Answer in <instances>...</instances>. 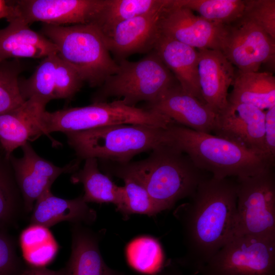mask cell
<instances>
[{
    "label": "cell",
    "instance_id": "6da1fadb",
    "mask_svg": "<svg viewBox=\"0 0 275 275\" xmlns=\"http://www.w3.org/2000/svg\"><path fill=\"white\" fill-rule=\"evenodd\" d=\"M189 198L178 209L186 249L181 261L196 274L235 235L237 183L229 178H207Z\"/></svg>",
    "mask_w": 275,
    "mask_h": 275
},
{
    "label": "cell",
    "instance_id": "7a4b0ae2",
    "mask_svg": "<svg viewBox=\"0 0 275 275\" xmlns=\"http://www.w3.org/2000/svg\"><path fill=\"white\" fill-rule=\"evenodd\" d=\"M166 135L167 143L186 154L196 167L210 172L216 178L245 177L270 168L262 157L233 142L175 122L167 127Z\"/></svg>",
    "mask_w": 275,
    "mask_h": 275
},
{
    "label": "cell",
    "instance_id": "3957f363",
    "mask_svg": "<svg viewBox=\"0 0 275 275\" xmlns=\"http://www.w3.org/2000/svg\"><path fill=\"white\" fill-rule=\"evenodd\" d=\"M124 163L143 182L160 212L191 197L207 178L186 154L167 143L143 160Z\"/></svg>",
    "mask_w": 275,
    "mask_h": 275
},
{
    "label": "cell",
    "instance_id": "277c9868",
    "mask_svg": "<svg viewBox=\"0 0 275 275\" xmlns=\"http://www.w3.org/2000/svg\"><path fill=\"white\" fill-rule=\"evenodd\" d=\"M166 128L142 124H116L64 134L80 160L95 158L124 163L166 143Z\"/></svg>",
    "mask_w": 275,
    "mask_h": 275
},
{
    "label": "cell",
    "instance_id": "5b68a950",
    "mask_svg": "<svg viewBox=\"0 0 275 275\" xmlns=\"http://www.w3.org/2000/svg\"><path fill=\"white\" fill-rule=\"evenodd\" d=\"M41 34L57 47L58 55L90 87H100L118 69L104 37L94 24L70 26L43 23Z\"/></svg>",
    "mask_w": 275,
    "mask_h": 275
},
{
    "label": "cell",
    "instance_id": "8992f818",
    "mask_svg": "<svg viewBox=\"0 0 275 275\" xmlns=\"http://www.w3.org/2000/svg\"><path fill=\"white\" fill-rule=\"evenodd\" d=\"M117 63V72L93 95V103L117 97L131 106L141 101L150 103L178 82L154 50L138 61L123 59Z\"/></svg>",
    "mask_w": 275,
    "mask_h": 275
},
{
    "label": "cell",
    "instance_id": "52a82bcc",
    "mask_svg": "<svg viewBox=\"0 0 275 275\" xmlns=\"http://www.w3.org/2000/svg\"><path fill=\"white\" fill-rule=\"evenodd\" d=\"M173 121L156 112L125 104L122 100L93 103L53 112L44 111L40 118L43 134L90 130L116 124H142L166 128Z\"/></svg>",
    "mask_w": 275,
    "mask_h": 275
},
{
    "label": "cell",
    "instance_id": "ba28073f",
    "mask_svg": "<svg viewBox=\"0 0 275 275\" xmlns=\"http://www.w3.org/2000/svg\"><path fill=\"white\" fill-rule=\"evenodd\" d=\"M197 273L275 275V237L234 235Z\"/></svg>",
    "mask_w": 275,
    "mask_h": 275
},
{
    "label": "cell",
    "instance_id": "9c48e42d",
    "mask_svg": "<svg viewBox=\"0 0 275 275\" xmlns=\"http://www.w3.org/2000/svg\"><path fill=\"white\" fill-rule=\"evenodd\" d=\"M235 235L275 237V176L267 168L253 176L237 178Z\"/></svg>",
    "mask_w": 275,
    "mask_h": 275
},
{
    "label": "cell",
    "instance_id": "30bf717a",
    "mask_svg": "<svg viewBox=\"0 0 275 275\" xmlns=\"http://www.w3.org/2000/svg\"><path fill=\"white\" fill-rule=\"evenodd\" d=\"M222 52L238 71L257 72L263 63H274L275 40L242 17L227 25Z\"/></svg>",
    "mask_w": 275,
    "mask_h": 275
},
{
    "label": "cell",
    "instance_id": "8fae6325",
    "mask_svg": "<svg viewBox=\"0 0 275 275\" xmlns=\"http://www.w3.org/2000/svg\"><path fill=\"white\" fill-rule=\"evenodd\" d=\"M160 34L194 48L221 51L227 25L209 21L191 10L179 7L170 0L159 21Z\"/></svg>",
    "mask_w": 275,
    "mask_h": 275
},
{
    "label": "cell",
    "instance_id": "7c38bea8",
    "mask_svg": "<svg viewBox=\"0 0 275 275\" xmlns=\"http://www.w3.org/2000/svg\"><path fill=\"white\" fill-rule=\"evenodd\" d=\"M23 155L9 159L21 193L25 213L32 212L36 201L62 174H73L79 169L81 160L75 159L64 167L54 164L39 155L28 142L21 147Z\"/></svg>",
    "mask_w": 275,
    "mask_h": 275
},
{
    "label": "cell",
    "instance_id": "4fadbf2b",
    "mask_svg": "<svg viewBox=\"0 0 275 275\" xmlns=\"http://www.w3.org/2000/svg\"><path fill=\"white\" fill-rule=\"evenodd\" d=\"M104 2L105 0L13 1L15 16L12 19H19L28 25L37 21L57 25L91 24L95 21Z\"/></svg>",
    "mask_w": 275,
    "mask_h": 275
},
{
    "label": "cell",
    "instance_id": "5bb4252c",
    "mask_svg": "<svg viewBox=\"0 0 275 275\" xmlns=\"http://www.w3.org/2000/svg\"><path fill=\"white\" fill-rule=\"evenodd\" d=\"M265 116L264 111L253 105L229 102L217 114L212 132L255 153L266 162Z\"/></svg>",
    "mask_w": 275,
    "mask_h": 275
},
{
    "label": "cell",
    "instance_id": "9a60e30c",
    "mask_svg": "<svg viewBox=\"0 0 275 275\" xmlns=\"http://www.w3.org/2000/svg\"><path fill=\"white\" fill-rule=\"evenodd\" d=\"M170 2L156 10L123 21L102 34L109 52L118 62L131 54L154 49L160 36V17Z\"/></svg>",
    "mask_w": 275,
    "mask_h": 275
},
{
    "label": "cell",
    "instance_id": "2e32d148",
    "mask_svg": "<svg viewBox=\"0 0 275 275\" xmlns=\"http://www.w3.org/2000/svg\"><path fill=\"white\" fill-rule=\"evenodd\" d=\"M158 113L177 124L195 131L211 133L217 114L206 104L186 93L176 82L145 108Z\"/></svg>",
    "mask_w": 275,
    "mask_h": 275
},
{
    "label": "cell",
    "instance_id": "e0dca14e",
    "mask_svg": "<svg viewBox=\"0 0 275 275\" xmlns=\"http://www.w3.org/2000/svg\"><path fill=\"white\" fill-rule=\"evenodd\" d=\"M198 51V74L202 97L204 102L217 114L229 104L228 89L232 85L236 72L220 50Z\"/></svg>",
    "mask_w": 275,
    "mask_h": 275
},
{
    "label": "cell",
    "instance_id": "ac0fdd59",
    "mask_svg": "<svg viewBox=\"0 0 275 275\" xmlns=\"http://www.w3.org/2000/svg\"><path fill=\"white\" fill-rule=\"evenodd\" d=\"M48 101L29 99L15 109L0 115V146L9 158L18 147L43 134L40 118Z\"/></svg>",
    "mask_w": 275,
    "mask_h": 275
},
{
    "label": "cell",
    "instance_id": "d6986e66",
    "mask_svg": "<svg viewBox=\"0 0 275 275\" xmlns=\"http://www.w3.org/2000/svg\"><path fill=\"white\" fill-rule=\"evenodd\" d=\"M153 50L173 73L182 89L205 103L199 84L198 51L160 34Z\"/></svg>",
    "mask_w": 275,
    "mask_h": 275
},
{
    "label": "cell",
    "instance_id": "ffe728a7",
    "mask_svg": "<svg viewBox=\"0 0 275 275\" xmlns=\"http://www.w3.org/2000/svg\"><path fill=\"white\" fill-rule=\"evenodd\" d=\"M0 30V62L20 58L43 59L58 54L56 45L41 33L18 19Z\"/></svg>",
    "mask_w": 275,
    "mask_h": 275
},
{
    "label": "cell",
    "instance_id": "44dd1931",
    "mask_svg": "<svg viewBox=\"0 0 275 275\" xmlns=\"http://www.w3.org/2000/svg\"><path fill=\"white\" fill-rule=\"evenodd\" d=\"M96 218V211L88 205L82 195L73 199H66L55 196L49 189L35 203L30 223L49 228L64 221L73 224H92Z\"/></svg>",
    "mask_w": 275,
    "mask_h": 275
},
{
    "label": "cell",
    "instance_id": "7402d4cb",
    "mask_svg": "<svg viewBox=\"0 0 275 275\" xmlns=\"http://www.w3.org/2000/svg\"><path fill=\"white\" fill-rule=\"evenodd\" d=\"M79 224L72 228L71 253L64 275H121L105 263L96 236Z\"/></svg>",
    "mask_w": 275,
    "mask_h": 275
},
{
    "label": "cell",
    "instance_id": "603a6c76",
    "mask_svg": "<svg viewBox=\"0 0 275 275\" xmlns=\"http://www.w3.org/2000/svg\"><path fill=\"white\" fill-rule=\"evenodd\" d=\"M232 86L229 102L250 104L262 111L275 106V77L271 73L238 71Z\"/></svg>",
    "mask_w": 275,
    "mask_h": 275
},
{
    "label": "cell",
    "instance_id": "cb8c5ba5",
    "mask_svg": "<svg viewBox=\"0 0 275 275\" xmlns=\"http://www.w3.org/2000/svg\"><path fill=\"white\" fill-rule=\"evenodd\" d=\"M70 180L72 183L83 185L82 198L87 203H112L117 209L122 204V186L116 185L107 175L100 171L96 158L86 159L83 167L72 174Z\"/></svg>",
    "mask_w": 275,
    "mask_h": 275
},
{
    "label": "cell",
    "instance_id": "d4e9b609",
    "mask_svg": "<svg viewBox=\"0 0 275 275\" xmlns=\"http://www.w3.org/2000/svg\"><path fill=\"white\" fill-rule=\"evenodd\" d=\"M169 0H105L93 23L103 35L118 24L156 10Z\"/></svg>",
    "mask_w": 275,
    "mask_h": 275
},
{
    "label": "cell",
    "instance_id": "484cf974",
    "mask_svg": "<svg viewBox=\"0 0 275 275\" xmlns=\"http://www.w3.org/2000/svg\"><path fill=\"white\" fill-rule=\"evenodd\" d=\"M19 244L27 264L45 267L54 259L59 245L49 228L38 225H30L19 236Z\"/></svg>",
    "mask_w": 275,
    "mask_h": 275
},
{
    "label": "cell",
    "instance_id": "4316f807",
    "mask_svg": "<svg viewBox=\"0 0 275 275\" xmlns=\"http://www.w3.org/2000/svg\"><path fill=\"white\" fill-rule=\"evenodd\" d=\"M24 212L23 198L9 159L0 146V231Z\"/></svg>",
    "mask_w": 275,
    "mask_h": 275
},
{
    "label": "cell",
    "instance_id": "83f0119b",
    "mask_svg": "<svg viewBox=\"0 0 275 275\" xmlns=\"http://www.w3.org/2000/svg\"><path fill=\"white\" fill-rule=\"evenodd\" d=\"M173 4L195 11L209 21L229 25L242 17L245 0H173Z\"/></svg>",
    "mask_w": 275,
    "mask_h": 275
},
{
    "label": "cell",
    "instance_id": "f1b7e54d",
    "mask_svg": "<svg viewBox=\"0 0 275 275\" xmlns=\"http://www.w3.org/2000/svg\"><path fill=\"white\" fill-rule=\"evenodd\" d=\"M58 54L42 59L33 73L28 78L19 79V87L23 98L33 97L47 101L54 99L55 71Z\"/></svg>",
    "mask_w": 275,
    "mask_h": 275
},
{
    "label": "cell",
    "instance_id": "f546056e",
    "mask_svg": "<svg viewBox=\"0 0 275 275\" xmlns=\"http://www.w3.org/2000/svg\"><path fill=\"white\" fill-rule=\"evenodd\" d=\"M126 255L129 264L136 270L145 273H154L161 268L163 255L160 245L155 239L142 236L128 245Z\"/></svg>",
    "mask_w": 275,
    "mask_h": 275
},
{
    "label": "cell",
    "instance_id": "4dcf8cb0",
    "mask_svg": "<svg viewBox=\"0 0 275 275\" xmlns=\"http://www.w3.org/2000/svg\"><path fill=\"white\" fill-rule=\"evenodd\" d=\"M22 66L18 59L0 62V115L11 111L25 102L19 87Z\"/></svg>",
    "mask_w": 275,
    "mask_h": 275
},
{
    "label": "cell",
    "instance_id": "1f68e13d",
    "mask_svg": "<svg viewBox=\"0 0 275 275\" xmlns=\"http://www.w3.org/2000/svg\"><path fill=\"white\" fill-rule=\"evenodd\" d=\"M241 17L258 26L275 40L274 0H245Z\"/></svg>",
    "mask_w": 275,
    "mask_h": 275
},
{
    "label": "cell",
    "instance_id": "d6a6232c",
    "mask_svg": "<svg viewBox=\"0 0 275 275\" xmlns=\"http://www.w3.org/2000/svg\"><path fill=\"white\" fill-rule=\"evenodd\" d=\"M84 82L77 71L58 55L54 99H71L79 91Z\"/></svg>",
    "mask_w": 275,
    "mask_h": 275
},
{
    "label": "cell",
    "instance_id": "836d02e7",
    "mask_svg": "<svg viewBox=\"0 0 275 275\" xmlns=\"http://www.w3.org/2000/svg\"><path fill=\"white\" fill-rule=\"evenodd\" d=\"M24 267L15 242L0 231V275H20Z\"/></svg>",
    "mask_w": 275,
    "mask_h": 275
},
{
    "label": "cell",
    "instance_id": "e575fe53",
    "mask_svg": "<svg viewBox=\"0 0 275 275\" xmlns=\"http://www.w3.org/2000/svg\"><path fill=\"white\" fill-rule=\"evenodd\" d=\"M264 156L267 164L273 168L275 162V106L265 112Z\"/></svg>",
    "mask_w": 275,
    "mask_h": 275
},
{
    "label": "cell",
    "instance_id": "d590c367",
    "mask_svg": "<svg viewBox=\"0 0 275 275\" xmlns=\"http://www.w3.org/2000/svg\"><path fill=\"white\" fill-rule=\"evenodd\" d=\"M20 275H64V269L53 270L45 267H36L27 265Z\"/></svg>",
    "mask_w": 275,
    "mask_h": 275
},
{
    "label": "cell",
    "instance_id": "8d00e7d4",
    "mask_svg": "<svg viewBox=\"0 0 275 275\" xmlns=\"http://www.w3.org/2000/svg\"><path fill=\"white\" fill-rule=\"evenodd\" d=\"M15 16V8L13 1L0 0V19L6 18L8 22Z\"/></svg>",
    "mask_w": 275,
    "mask_h": 275
},
{
    "label": "cell",
    "instance_id": "74e56055",
    "mask_svg": "<svg viewBox=\"0 0 275 275\" xmlns=\"http://www.w3.org/2000/svg\"><path fill=\"white\" fill-rule=\"evenodd\" d=\"M154 275H181L175 272H164L159 273H156Z\"/></svg>",
    "mask_w": 275,
    "mask_h": 275
},
{
    "label": "cell",
    "instance_id": "f35d334b",
    "mask_svg": "<svg viewBox=\"0 0 275 275\" xmlns=\"http://www.w3.org/2000/svg\"><path fill=\"white\" fill-rule=\"evenodd\" d=\"M193 275H196V274H193Z\"/></svg>",
    "mask_w": 275,
    "mask_h": 275
}]
</instances>
